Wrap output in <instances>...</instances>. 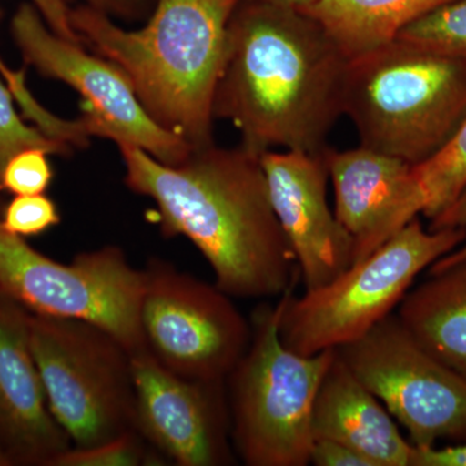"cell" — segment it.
<instances>
[{
  "instance_id": "2",
  "label": "cell",
  "mask_w": 466,
  "mask_h": 466,
  "mask_svg": "<svg viewBox=\"0 0 466 466\" xmlns=\"http://www.w3.org/2000/svg\"><path fill=\"white\" fill-rule=\"evenodd\" d=\"M348 60L300 9L241 0L228 24L214 121L231 122L258 156L276 147L318 155L343 116Z\"/></svg>"
},
{
  "instance_id": "7",
  "label": "cell",
  "mask_w": 466,
  "mask_h": 466,
  "mask_svg": "<svg viewBox=\"0 0 466 466\" xmlns=\"http://www.w3.org/2000/svg\"><path fill=\"white\" fill-rule=\"evenodd\" d=\"M30 345L52 415L72 447L135 429L133 354L88 321L30 312Z\"/></svg>"
},
{
  "instance_id": "5",
  "label": "cell",
  "mask_w": 466,
  "mask_h": 466,
  "mask_svg": "<svg viewBox=\"0 0 466 466\" xmlns=\"http://www.w3.org/2000/svg\"><path fill=\"white\" fill-rule=\"evenodd\" d=\"M281 299L251 314L249 348L227 377L236 456L248 466H306L312 410L336 350L303 357L279 336Z\"/></svg>"
},
{
  "instance_id": "32",
  "label": "cell",
  "mask_w": 466,
  "mask_h": 466,
  "mask_svg": "<svg viewBox=\"0 0 466 466\" xmlns=\"http://www.w3.org/2000/svg\"><path fill=\"white\" fill-rule=\"evenodd\" d=\"M5 207V198H3V192L0 191V217H2L3 208Z\"/></svg>"
},
{
  "instance_id": "12",
  "label": "cell",
  "mask_w": 466,
  "mask_h": 466,
  "mask_svg": "<svg viewBox=\"0 0 466 466\" xmlns=\"http://www.w3.org/2000/svg\"><path fill=\"white\" fill-rule=\"evenodd\" d=\"M135 431L179 466L236 461L226 381L175 375L146 350L133 355Z\"/></svg>"
},
{
  "instance_id": "4",
  "label": "cell",
  "mask_w": 466,
  "mask_h": 466,
  "mask_svg": "<svg viewBox=\"0 0 466 466\" xmlns=\"http://www.w3.org/2000/svg\"><path fill=\"white\" fill-rule=\"evenodd\" d=\"M342 115L359 146L421 164L466 116V60L400 39L349 58Z\"/></svg>"
},
{
  "instance_id": "28",
  "label": "cell",
  "mask_w": 466,
  "mask_h": 466,
  "mask_svg": "<svg viewBox=\"0 0 466 466\" xmlns=\"http://www.w3.org/2000/svg\"><path fill=\"white\" fill-rule=\"evenodd\" d=\"M69 7L72 3L81 2L92 9L118 20L137 21L148 18L157 5V0H61Z\"/></svg>"
},
{
  "instance_id": "17",
  "label": "cell",
  "mask_w": 466,
  "mask_h": 466,
  "mask_svg": "<svg viewBox=\"0 0 466 466\" xmlns=\"http://www.w3.org/2000/svg\"><path fill=\"white\" fill-rule=\"evenodd\" d=\"M428 275L407 291L395 314L417 341L466 379V260Z\"/></svg>"
},
{
  "instance_id": "31",
  "label": "cell",
  "mask_w": 466,
  "mask_h": 466,
  "mask_svg": "<svg viewBox=\"0 0 466 466\" xmlns=\"http://www.w3.org/2000/svg\"><path fill=\"white\" fill-rule=\"evenodd\" d=\"M247 2L263 3V5H278L287 8H305L314 3L315 0H247Z\"/></svg>"
},
{
  "instance_id": "19",
  "label": "cell",
  "mask_w": 466,
  "mask_h": 466,
  "mask_svg": "<svg viewBox=\"0 0 466 466\" xmlns=\"http://www.w3.org/2000/svg\"><path fill=\"white\" fill-rule=\"evenodd\" d=\"M429 219L450 207L466 188V116L452 137L421 164L413 165Z\"/></svg>"
},
{
  "instance_id": "21",
  "label": "cell",
  "mask_w": 466,
  "mask_h": 466,
  "mask_svg": "<svg viewBox=\"0 0 466 466\" xmlns=\"http://www.w3.org/2000/svg\"><path fill=\"white\" fill-rule=\"evenodd\" d=\"M167 460L134 429L96 446L70 447L52 466H157Z\"/></svg>"
},
{
  "instance_id": "16",
  "label": "cell",
  "mask_w": 466,
  "mask_h": 466,
  "mask_svg": "<svg viewBox=\"0 0 466 466\" xmlns=\"http://www.w3.org/2000/svg\"><path fill=\"white\" fill-rule=\"evenodd\" d=\"M312 433L357 450L373 466H412L415 446L337 352L315 398Z\"/></svg>"
},
{
  "instance_id": "8",
  "label": "cell",
  "mask_w": 466,
  "mask_h": 466,
  "mask_svg": "<svg viewBox=\"0 0 466 466\" xmlns=\"http://www.w3.org/2000/svg\"><path fill=\"white\" fill-rule=\"evenodd\" d=\"M144 285V269L135 268L116 245L61 263L0 225V291L32 314L97 325L133 355L147 350L140 323Z\"/></svg>"
},
{
  "instance_id": "3",
  "label": "cell",
  "mask_w": 466,
  "mask_h": 466,
  "mask_svg": "<svg viewBox=\"0 0 466 466\" xmlns=\"http://www.w3.org/2000/svg\"><path fill=\"white\" fill-rule=\"evenodd\" d=\"M241 0H157L142 29L126 30L85 5L70 24L124 72L147 115L193 148L214 144L213 97L228 24Z\"/></svg>"
},
{
  "instance_id": "11",
  "label": "cell",
  "mask_w": 466,
  "mask_h": 466,
  "mask_svg": "<svg viewBox=\"0 0 466 466\" xmlns=\"http://www.w3.org/2000/svg\"><path fill=\"white\" fill-rule=\"evenodd\" d=\"M11 35L25 66L81 95L84 108L79 118L91 137L131 144L167 167H177L192 155L191 144L147 115L119 67L52 32L32 2L18 5Z\"/></svg>"
},
{
  "instance_id": "24",
  "label": "cell",
  "mask_w": 466,
  "mask_h": 466,
  "mask_svg": "<svg viewBox=\"0 0 466 466\" xmlns=\"http://www.w3.org/2000/svg\"><path fill=\"white\" fill-rule=\"evenodd\" d=\"M47 150L26 148L9 158L2 177L0 191L12 196L41 195L50 188L54 168Z\"/></svg>"
},
{
  "instance_id": "15",
  "label": "cell",
  "mask_w": 466,
  "mask_h": 466,
  "mask_svg": "<svg viewBox=\"0 0 466 466\" xmlns=\"http://www.w3.org/2000/svg\"><path fill=\"white\" fill-rule=\"evenodd\" d=\"M70 447L34 359L30 312L0 291V452L7 466H52Z\"/></svg>"
},
{
  "instance_id": "27",
  "label": "cell",
  "mask_w": 466,
  "mask_h": 466,
  "mask_svg": "<svg viewBox=\"0 0 466 466\" xmlns=\"http://www.w3.org/2000/svg\"><path fill=\"white\" fill-rule=\"evenodd\" d=\"M309 464L317 466H373L357 450L332 440L317 438L309 451Z\"/></svg>"
},
{
  "instance_id": "33",
  "label": "cell",
  "mask_w": 466,
  "mask_h": 466,
  "mask_svg": "<svg viewBox=\"0 0 466 466\" xmlns=\"http://www.w3.org/2000/svg\"><path fill=\"white\" fill-rule=\"evenodd\" d=\"M0 466H7V464H5V458H3L2 452H0Z\"/></svg>"
},
{
  "instance_id": "14",
  "label": "cell",
  "mask_w": 466,
  "mask_h": 466,
  "mask_svg": "<svg viewBox=\"0 0 466 466\" xmlns=\"http://www.w3.org/2000/svg\"><path fill=\"white\" fill-rule=\"evenodd\" d=\"M334 214L354 238L352 265L366 258L424 210L413 165L385 153L324 149Z\"/></svg>"
},
{
  "instance_id": "18",
  "label": "cell",
  "mask_w": 466,
  "mask_h": 466,
  "mask_svg": "<svg viewBox=\"0 0 466 466\" xmlns=\"http://www.w3.org/2000/svg\"><path fill=\"white\" fill-rule=\"evenodd\" d=\"M450 0H315L300 8L348 58L397 39L401 30Z\"/></svg>"
},
{
  "instance_id": "20",
  "label": "cell",
  "mask_w": 466,
  "mask_h": 466,
  "mask_svg": "<svg viewBox=\"0 0 466 466\" xmlns=\"http://www.w3.org/2000/svg\"><path fill=\"white\" fill-rule=\"evenodd\" d=\"M397 39L466 60V0L434 8L404 27Z\"/></svg>"
},
{
  "instance_id": "26",
  "label": "cell",
  "mask_w": 466,
  "mask_h": 466,
  "mask_svg": "<svg viewBox=\"0 0 466 466\" xmlns=\"http://www.w3.org/2000/svg\"><path fill=\"white\" fill-rule=\"evenodd\" d=\"M431 228L429 229L456 228V227L466 228V188L460 193L459 198L450 207L441 210L438 216L431 218ZM462 260H466V240L455 250L451 251L443 258L437 260L429 267L428 274L456 265V263L462 262Z\"/></svg>"
},
{
  "instance_id": "22",
  "label": "cell",
  "mask_w": 466,
  "mask_h": 466,
  "mask_svg": "<svg viewBox=\"0 0 466 466\" xmlns=\"http://www.w3.org/2000/svg\"><path fill=\"white\" fill-rule=\"evenodd\" d=\"M14 95L0 76V177L3 168L20 150L41 148L50 155H73L69 144L48 137L35 125L26 124L25 116L18 115Z\"/></svg>"
},
{
  "instance_id": "9",
  "label": "cell",
  "mask_w": 466,
  "mask_h": 466,
  "mask_svg": "<svg viewBox=\"0 0 466 466\" xmlns=\"http://www.w3.org/2000/svg\"><path fill=\"white\" fill-rule=\"evenodd\" d=\"M140 323L147 350L175 375L226 381L244 357L251 323L232 297L165 259L150 258Z\"/></svg>"
},
{
  "instance_id": "30",
  "label": "cell",
  "mask_w": 466,
  "mask_h": 466,
  "mask_svg": "<svg viewBox=\"0 0 466 466\" xmlns=\"http://www.w3.org/2000/svg\"><path fill=\"white\" fill-rule=\"evenodd\" d=\"M412 466H466V440L455 446L413 451Z\"/></svg>"
},
{
  "instance_id": "6",
  "label": "cell",
  "mask_w": 466,
  "mask_h": 466,
  "mask_svg": "<svg viewBox=\"0 0 466 466\" xmlns=\"http://www.w3.org/2000/svg\"><path fill=\"white\" fill-rule=\"evenodd\" d=\"M466 240V228L429 229L419 217L324 287L281 299L279 336L285 348L312 357L361 339L394 314L413 281Z\"/></svg>"
},
{
  "instance_id": "25",
  "label": "cell",
  "mask_w": 466,
  "mask_h": 466,
  "mask_svg": "<svg viewBox=\"0 0 466 466\" xmlns=\"http://www.w3.org/2000/svg\"><path fill=\"white\" fill-rule=\"evenodd\" d=\"M0 17H2V8H0ZM0 76L8 86L12 95L20 106L23 116L33 125L38 126L43 130H48L56 124L57 116L45 108L32 92L26 87L25 72L24 70H14L9 67L0 57Z\"/></svg>"
},
{
  "instance_id": "10",
  "label": "cell",
  "mask_w": 466,
  "mask_h": 466,
  "mask_svg": "<svg viewBox=\"0 0 466 466\" xmlns=\"http://www.w3.org/2000/svg\"><path fill=\"white\" fill-rule=\"evenodd\" d=\"M336 352L417 449L466 440L465 377L417 341L395 312Z\"/></svg>"
},
{
  "instance_id": "29",
  "label": "cell",
  "mask_w": 466,
  "mask_h": 466,
  "mask_svg": "<svg viewBox=\"0 0 466 466\" xmlns=\"http://www.w3.org/2000/svg\"><path fill=\"white\" fill-rule=\"evenodd\" d=\"M30 2L38 9L43 20L50 26L52 32L63 36L67 41L84 45L81 36L76 33L72 24H70V7L64 5L61 0H30Z\"/></svg>"
},
{
  "instance_id": "23",
  "label": "cell",
  "mask_w": 466,
  "mask_h": 466,
  "mask_svg": "<svg viewBox=\"0 0 466 466\" xmlns=\"http://www.w3.org/2000/svg\"><path fill=\"white\" fill-rule=\"evenodd\" d=\"M60 211L52 198L41 195L14 196L5 202L0 225L20 238H35L60 225Z\"/></svg>"
},
{
  "instance_id": "13",
  "label": "cell",
  "mask_w": 466,
  "mask_h": 466,
  "mask_svg": "<svg viewBox=\"0 0 466 466\" xmlns=\"http://www.w3.org/2000/svg\"><path fill=\"white\" fill-rule=\"evenodd\" d=\"M260 164L305 290L324 287L352 265L354 256V238L328 204L324 150L318 155L268 150L260 156Z\"/></svg>"
},
{
  "instance_id": "1",
  "label": "cell",
  "mask_w": 466,
  "mask_h": 466,
  "mask_svg": "<svg viewBox=\"0 0 466 466\" xmlns=\"http://www.w3.org/2000/svg\"><path fill=\"white\" fill-rule=\"evenodd\" d=\"M130 191L157 205L165 238L183 236L232 299H278L294 289L299 265L279 223L260 156L244 147L195 149L167 167L146 150L116 144Z\"/></svg>"
}]
</instances>
